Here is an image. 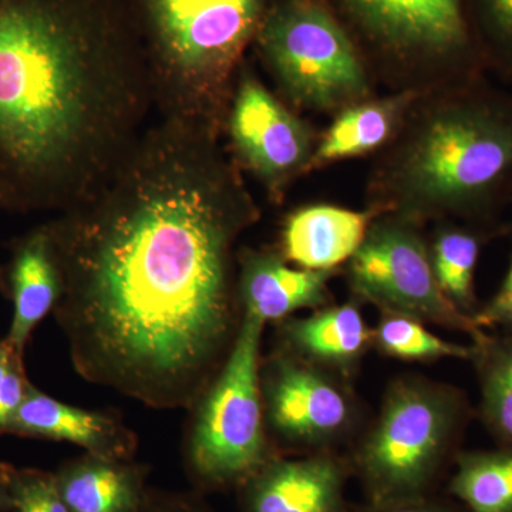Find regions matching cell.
Masks as SVG:
<instances>
[{
	"label": "cell",
	"instance_id": "32",
	"mask_svg": "<svg viewBox=\"0 0 512 512\" xmlns=\"http://www.w3.org/2000/svg\"><path fill=\"white\" fill-rule=\"evenodd\" d=\"M0 210H2V205H0Z\"/></svg>",
	"mask_w": 512,
	"mask_h": 512
},
{
	"label": "cell",
	"instance_id": "1",
	"mask_svg": "<svg viewBox=\"0 0 512 512\" xmlns=\"http://www.w3.org/2000/svg\"><path fill=\"white\" fill-rule=\"evenodd\" d=\"M220 138L158 119L99 191L50 221L57 315L84 375L183 404L234 328V249L259 218Z\"/></svg>",
	"mask_w": 512,
	"mask_h": 512
},
{
	"label": "cell",
	"instance_id": "25",
	"mask_svg": "<svg viewBox=\"0 0 512 512\" xmlns=\"http://www.w3.org/2000/svg\"><path fill=\"white\" fill-rule=\"evenodd\" d=\"M0 483L9 495L10 512H72L64 503L55 474L0 464Z\"/></svg>",
	"mask_w": 512,
	"mask_h": 512
},
{
	"label": "cell",
	"instance_id": "6",
	"mask_svg": "<svg viewBox=\"0 0 512 512\" xmlns=\"http://www.w3.org/2000/svg\"><path fill=\"white\" fill-rule=\"evenodd\" d=\"M254 47L302 109L345 110L369 96L365 55L330 0H274Z\"/></svg>",
	"mask_w": 512,
	"mask_h": 512
},
{
	"label": "cell",
	"instance_id": "14",
	"mask_svg": "<svg viewBox=\"0 0 512 512\" xmlns=\"http://www.w3.org/2000/svg\"><path fill=\"white\" fill-rule=\"evenodd\" d=\"M285 352L352 382L373 349V328L359 301L330 305L281 325Z\"/></svg>",
	"mask_w": 512,
	"mask_h": 512
},
{
	"label": "cell",
	"instance_id": "23",
	"mask_svg": "<svg viewBox=\"0 0 512 512\" xmlns=\"http://www.w3.org/2000/svg\"><path fill=\"white\" fill-rule=\"evenodd\" d=\"M373 349L402 362L431 363L444 359L470 362L473 357V345L448 342L420 320L387 312H380L379 322L373 328Z\"/></svg>",
	"mask_w": 512,
	"mask_h": 512
},
{
	"label": "cell",
	"instance_id": "27",
	"mask_svg": "<svg viewBox=\"0 0 512 512\" xmlns=\"http://www.w3.org/2000/svg\"><path fill=\"white\" fill-rule=\"evenodd\" d=\"M473 319L480 329L512 332V255L500 288L490 301L480 306Z\"/></svg>",
	"mask_w": 512,
	"mask_h": 512
},
{
	"label": "cell",
	"instance_id": "12",
	"mask_svg": "<svg viewBox=\"0 0 512 512\" xmlns=\"http://www.w3.org/2000/svg\"><path fill=\"white\" fill-rule=\"evenodd\" d=\"M349 467L335 451L275 456L239 487L244 512H350L345 500Z\"/></svg>",
	"mask_w": 512,
	"mask_h": 512
},
{
	"label": "cell",
	"instance_id": "5",
	"mask_svg": "<svg viewBox=\"0 0 512 512\" xmlns=\"http://www.w3.org/2000/svg\"><path fill=\"white\" fill-rule=\"evenodd\" d=\"M473 414L466 393L453 384L421 375L393 379L353 453L367 504L430 497L444 468L460 453Z\"/></svg>",
	"mask_w": 512,
	"mask_h": 512
},
{
	"label": "cell",
	"instance_id": "31",
	"mask_svg": "<svg viewBox=\"0 0 512 512\" xmlns=\"http://www.w3.org/2000/svg\"><path fill=\"white\" fill-rule=\"evenodd\" d=\"M508 232H512V222L508 225H503V234H508Z\"/></svg>",
	"mask_w": 512,
	"mask_h": 512
},
{
	"label": "cell",
	"instance_id": "7",
	"mask_svg": "<svg viewBox=\"0 0 512 512\" xmlns=\"http://www.w3.org/2000/svg\"><path fill=\"white\" fill-rule=\"evenodd\" d=\"M265 323L242 313L228 356L205 394L192 433V478L208 490L242 487L274 453L261 389Z\"/></svg>",
	"mask_w": 512,
	"mask_h": 512
},
{
	"label": "cell",
	"instance_id": "26",
	"mask_svg": "<svg viewBox=\"0 0 512 512\" xmlns=\"http://www.w3.org/2000/svg\"><path fill=\"white\" fill-rule=\"evenodd\" d=\"M29 387L23 372L22 356L9 345L8 340H0V433L8 431Z\"/></svg>",
	"mask_w": 512,
	"mask_h": 512
},
{
	"label": "cell",
	"instance_id": "10",
	"mask_svg": "<svg viewBox=\"0 0 512 512\" xmlns=\"http://www.w3.org/2000/svg\"><path fill=\"white\" fill-rule=\"evenodd\" d=\"M266 423L289 446L335 451L363 427V407L345 377L288 352L261 366Z\"/></svg>",
	"mask_w": 512,
	"mask_h": 512
},
{
	"label": "cell",
	"instance_id": "22",
	"mask_svg": "<svg viewBox=\"0 0 512 512\" xmlns=\"http://www.w3.org/2000/svg\"><path fill=\"white\" fill-rule=\"evenodd\" d=\"M448 493L467 512H512V447L460 451Z\"/></svg>",
	"mask_w": 512,
	"mask_h": 512
},
{
	"label": "cell",
	"instance_id": "21",
	"mask_svg": "<svg viewBox=\"0 0 512 512\" xmlns=\"http://www.w3.org/2000/svg\"><path fill=\"white\" fill-rule=\"evenodd\" d=\"M478 392L477 416L500 447H512V332L473 340Z\"/></svg>",
	"mask_w": 512,
	"mask_h": 512
},
{
	"label": "cell",
	"instance_id": "9",
	"mask_svg": "<svg viewBox=\"0 0 512 512\" xmlns=\"http://www.w3.org/2000/svg\"><path fill=\"white\" fill-rule=\"evenodd\" d=\"M419 225L392 212L373 221L348 265L356 301L370 303L379 312L463 333L471 342L480 339L485 330L458 311L437 284L430 247Z\"/></svg>",
	"mask_w": 512,
	"mask_h": 512
},
{
	"label": "cell",
	"instance_id": "20",
	"mask_svg": "<svg viewBox=\"0 0 512 512\" xmlns=\"http://www.w3.org/2000/svg\"><path fill=\"white\" fill-rule=\"evenodd\" d=\"M495 235H501L498 229L480 225H444L437 229L430 247L437 284L448 301L470 318H474L481 306L476 293L481 251L485 241Z\"/></svg>",
	"mask_w": 512,
	"mask_h": 512
},
{
	"label": "cell",
	"instance_id": "4",
	"mask_svg": "<svg viewBox=\"0 0 512 512\" xmlns=\"http://www.w3.org/2000/svg\"><path fill=\"white\" fill-rule=\"evenodd\" d=\"M274 0H128L160 120L220 138L244 56Z\"/></svg>",
	"mask_w": 512,
	"mask_h": 512
},
{
	"label": "cell",
	"instance_id": "15",
	"mask_svg": "<svg viewBox=\"0 0 512 512\" xmlns=\"http://www.w3.org/2000/svg\"><path fill=\"white\" fill-rule=\"evenodd\" d=\"M12 323L6 340L23 356L36 326L56 309L62 295V276L49 222L15 245L8 268Z\"/></svg>",
	"mask_w": 512,
	"mask_h": 512
},
{
	"label": "cell",
	"instance_id": "19",
	"mask_svg": "<svg viewBox=\"0 0 512 512\" xmlns=\"http://www.w3.org/2000/svg\"><path fill=\"white\" fill-rule=\"evenodd\" d=\"M414 99L416 94L406 92L382 100H365L340 111L316 147L311 168L363 156L382 147L396 133Z\"/></svg>",
	"mask_w": 512,
	"mask_h": 512
},
{
	"label": "cell",
	"instance_id": "16",
	"mask_svg": "<svg viewBox=\"0 0 512 512\" xmlns=\"http://www.w3.org/2000/svg\"><path fill=\"white\" fill-rule=\"evenodd\" d=\"M377 211L311 205L289 215L282 232V256L311 271H335L362 247Z\"/></svg>",
	"mask_w": 512,
	"mask_h": 512
},
{
	"label": "cell",
	"instance_id": "2",
	"mask_svg": "<svg viewBox=\"0 0 512 512\" xmlns=\"http://www.w3.org/2000/svg\"><path fill=\"white\" fill-rule=\"evenodd\" d=\"M153 89L128 0H0V205L69 210L151 126Z\"/></svg>",
	"mask_w": 512,
	"mask_h": 512
},
{
	"label": "cell",
	"instance_id": "13",
	"mask_svg": "<svg viewBox=\"0 0 512 512\" xmlns=\"http://www.w3.org/2000/svg\"><path fill=\"white\" fill-rule=\"evenodd\" d=\"M335 271L292 268L282 254L247 249L239 256L237 295L244 315L265 325L293 313L325 308L332 302L329 282Z\"/></svg>",
	"mask_w": 512,
	"mask_h": 512
},
{
	"label": "cell",
	"instance_id": "18",
	"mask_svg": "<svg viewBox=\"0 0 512 512\" xmlns=\"http://www.w3.org/2000/svg\"><path fill=\"white\" fill-rule=\"evenodd\" d=\"M55 476L72 512H140L148 497L143 471L124 461L89 454Z\"/></svg>",
	"mask_w": 512,
	"mask_h": 512
},
{
	"label": "cell",
	"instance_id": "29",
	"mask_svg": "<svg viewBox=\"0 0 512 512\" xmlns=\"http://www.w3.org/2000/svg\"><path fill=\"white\" fill-rule=\"evenodd\" d=\"M140 512H201L183 500H158L148 494L146 504Z\"/></svg>",
	"mask_w": 512,
	"mask_h": 512
},
{
	"label": "cell",
	"instance_id": "28",
	"mask_svg": "<svg viewBox=\"0 0 512 512\" xmlns=\"http://www.w3.org/2000/svg\"><path fill=\"white\" fill-rule=\"evenodd\" d=\"M359 512H467L460 503L450 501L433 500V497L420 498L407 503L372 505L367 504Z\"/></svg>",
	"mask_w": 512,
	"mask_h": 512
},
{
	"label": "cell",
	"instance_id": "11",
	"mask_svg": "<svg viewBox=\"0 0 512 512\" xmlns=\"http://www.w3.org/2000/svg\"><path fill=\"white\" fill-rule=\"evenodd\" d=\"M225 133L235 163L247 168L272 198H281L296 175L311 168L316 151L312 128L292 113L255 74L242 66Z\"/></svg>",
	"mask_w": 512,
	"mask_h": 512
},
{
	"label": "cell",
	"instance_id": "8",
	"mask_svg": "<svg viewBox=\"0 0 512 512\" xmlns=\"http://www.w3.org/2000/svg\"><path fill=\"white\" fill-rule=\"evenodd\" d=\"M363 55L402 70H436L454 82L485 69L470 0H330Z\"/></svg>",
	"mask_w": 512,
	"mask_h": 512
},
{
	"label": "cell",
	"instance_id": "3",
	"mask_svg": "<svg viewBox=\"0 0 512 512\" xmlns=\"http://www.w3.org/2000/svg\"><path fill=\"white\" fill-rule=\"evenodd\" d=\"M389 212L494 228L512 201V96L457 84L413 128L389 175Z\"/></svg>",
	"mask_w": 512,
	"mask_h": 512
},
{
	"label": "cell",
	"instance_id": "17",
	"mask_svg": "<svg viewBox=\"0 0 512 512\" xmlns=\"http://www.w3.org/2000/svg\"><path fill=\"white\" fill-rule=\"evenodd\" d=\"M6 433L69 441L86 448L90 456L107 460H127L134 447L130 436L113 420L59 402L32 384Z\"/></svg>",
	"mask_w": 512,
	"mask_h": 512
},
{
	"label": "cell",
	"instance_id": "30",
	"mask_svg": "<svg viewBox=\"0 0 512 512\" xmlns=\"http://www.w3.org/2000/svg\"><path fill=\"white\" fill-rule=\"evenodd\" d=\"M10 511H12V504H10L9 495L6 493L2 483H0V512Z\"/></svg>",
	"mask_w": 512,
	"mask_h": 512
},
{
	"label": "cell",
	"instance_id": "24",
	"mask_svg": "<svg viewBox=\"0 0 512 512\" xmlns=\"http://www.w3.org/2000/svg\"><path fill=\"white\" fill-rule=\"evenodd\" d=\"M485 67L512 79V0H470Z\"/></svg>",
	"mask_w": 512,
	"mask_h": 512
}]
</instances>
